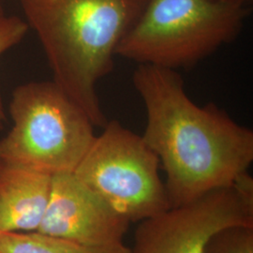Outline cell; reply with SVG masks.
<instances>
[{
    "instance_id": "obj_4",
    "label": "cell",
    "mask_w": 253,
    "mask_h": 253,
    "mask_svg": "<svg viewBox=\"0 0 253 253\" xmlns=\"http://www.w3.org/2000/svg\"><path fill=\"white\" fill-rule=\"evenodd\" d=\"M9 113L0 160L50 175L74 172L96 137L87 114L54 81L17 86Z\"/></svg>"
},
{
    "instance_id": "obj_11",
    "label": "cell",
    "mask_w": 253,
    "mask_h": 253,
    "mask_svg": "<svg viewBox=\"0 0 253 253\" xmlns=\"http://www.w3.org/2000/svg\"><path fill=\"white\" fill-rule=\"evenodd\" d=\"M28 26L27 22L18 16H5L0 21V56L23 40ZM6 115L0 95V129L4 127Z\"/></svg>"
},
{
    "instance_id": "obj_2",
    "label": "cell",
    "mask_w": 253,
    "mask_h": 253,
    "mask_svg": "<svg viewBox=\"0 0 253 253\" xmlns=\"http://www.w3.org/2000/svg\"><path fill=\"white\" fill-rule=\"evenodd\" d=\"M148 0H21L39 38L53 81L87 114L94 126L107 119L96 86L114 67L119 42Z\"/></svg>"
},
{
    "instance_id": "obj_3",
    "label": "cell",
    "mask_w": 253,
    "mask_h": 253,
    "mask_svg": "<svg viewBox=\"0 0 253 253\" xmlns=\"http://www.w3.org/2000/svg\"><path fill=\"white\" fill-rule=\"evenodd\" d=\"M249 13L212 0H148L116 55L172 71L190 68L235 41Z\"/></svg>"
},
{
    "instance_id": "obj_13",
    "label": "cell",
    "mask_w": 253,
    "mask_h": 253,
    "mask_svg": "<svg viewBox=\"0 0 253 253\" xmlns=\"http://www.w3.org/2000/svg\"><path fill=\"white\" fill-rule=\"evenodd\" d=\"M5 15V11H4V6H3V1L0 0V21L4 18Z\"/></svg>"
},
{
    "instance_id": "obj_6",
    "label": "cell",
    "mask_w": 253,
    "mask_h": 253,
    "mask_svg": "<svg viewBox=\"0 0 253 253\" xmlns=\"http://www.w3.org/2000/svg\"><path fill=\"white\" fill-rule=\"evenodd\" d=\"M139 222L130 253H204L218 231L253 226V177L247 172L233 186Z\"/></svg>"
},
{
    "instance_id": "obj_9",
    "label": "cell",
    "mask_w": 253,
    "mask_h": 253,
    "mask_svg": "<svg viewBox=\"0 0 253 253\" xmlns=\"http://www.w3.org/2000/svg\"><path fill=\"white\" fill-rule=\"evenodd\" d=\"M0 253H130L124 243L88 246L40 232H0Z\"/></svg>"
},
{
    "instance_id": "obj_12",
    "label": "cell",
    "mask_w": 253,
    "mask_h": 253,
    "mask_svg": "<svg viewBox=\"0 0 253 253\" xmlns=\"http://www.w3.org/2000/svg\"><path fill=\"white\" fill-rule=\"evenodd\" d=\"M219 4L228 5V6H235V7H247L246 5L250 3L252 0H212Z\"/></svg>"
},
{
    "instance_id": "obj_5",
    "label": "cell",
    "mask_w": 253,
    "mask_h": 253,
    "mask_svg": "<svg viewBox=\"0 0 253 253\" xmlns=\"http://www.w3.org/2000/svg\"><path fill=\"white\" fill-rule=\"evenodd\" d=\"M103 127L73 173L129 222L171 208L160 160L143 137L116 120Z\"/></svg>"
},
{
    "instance_id": "obj_1",
    "label": "cell",
    "mask_w": 253,
    "mask_h": 253,
    "mask_svg": "<svg viewBox=\"0 0 253 253\" xmlns=\"http://www.w3.org/2000/svg\"><path fill=\"white\" fill-rule=\"evenodd\" d=\"M146 109V143L163 164L171 208L233 186L253 162V132L213 103L198 106L175 71L140 64L132 77Z\"/></svg>"
},
{
    "instance_id": "obj_7",
    "label": "cell",
    "mask_w": 253,
    "mask_h": 253,
    "mask_svg": "<svg viewBox=\"0 0 253 253\" xmlns=\"http://www.w3.org/2000/svg\"><path fill=\"white\" fill-rule=\"evenodd\" d=\"M130 222L73 172L52 176L49 203L37 232L88 246L123 243Z\"/></svg>"
},
{
    "instance_id": "obj_10",
    "label": "cell",
    "mask_w": 253,
    "mask_h": 253,
    "mask_svg": "<svg viewBox=\"0 0 253 253\" xmlns=\"http://www.w3.org/2000/svg\"><path fill=\"white\" fill-rule=\"evenodd\" d=\"M204 253H253V226L236 225L218 231Z\"/></svg>"
},
{
    "instance_id": "obj_8",
    "label": "cell",
    "mask_w": 253,
    "mask_h": 253,
    "mask_svg": "<svg viewBox=\"0 0 253 253\" xmlns=\"http://www.w3.org/2000/svg\"><path fill=\"white\" fill-rule=\"evenodd\" d=\"M52 176L0 160V232H36L49 203Z\"/></svg>"
}]
</instances>
